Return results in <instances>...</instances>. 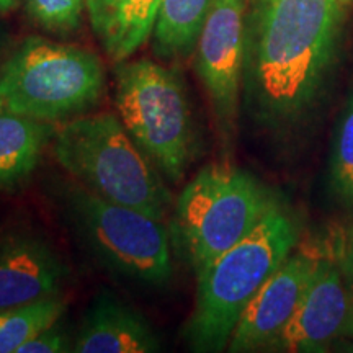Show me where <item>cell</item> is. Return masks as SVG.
<instances>
[{"mask_svg":"<svg viewBox=\"0 0 353 353\" xmlns=\"http://www.w3.org/2000/svg\"><path fill=\"white\" fill-rule=\"evenodd\" d=\"M250 77L260 112L293 120L314 100L334 50L339 0H250Z\"/></svg>","mask_w":353,"mask_h":353,"instance_id":"obj_1","label":"cell"},{"mask_svg":"<svg viewBox=\"0 0 353 353\" xmlns=\"http://www.w3.org/2000/svg\"><path fill=\"white\" fill-rule=\"evenodd\" d=\"M298 239L293 216L276 203L249 236L198 273L195 307L185 327L193 352L228 347L247 304L293 252Z\"/></svg>","mask_w":353,"mask_h":353,"instance_id":"obj_2","label":"cell"},{"mask_svg":"<svg viewBox=\"0 0 353 353\" xmlns=\"http://www.w3.org/2000/svg\"><path fill=\"white\" fill-rule=\"evenodd\" d=\"M56 162L77 183L110 201L164 219L174 196L161 172L112 113L81 114L54 132Z\"/></svg>","mask_w":353,"mask_h":353,"instance_id":"obj_3","label":"cell"},{"mask_svg":"<svg viewBox=\"0 0 353 353\" xmlns=\"http://www.w3.org/2000/svg\"><path fill=\"white\" fill-rule=\"evenodd\" d=\"M275 205L270 192L245 170L203 167L174 203L172 242L196 276L249 236Z\"/></svg>","mask_w":353,"mask_h":353,"instance_id":"obj_4","label":"cell"},{"mask_svg":"<svg viewBox=\"0 0 353 353\" xmlns=\"http://www.w3.org/2000/svg\"><path fill=\"white\" fill-rule=\"evenodd\" d=\"M0 92L8 112L44 123L68 121L100 103L105 69L92 51L32 37L0 69Z\"/></svg>","mask_w":353,"mask_h":353,"instance_id":"obj_5","label":"cell"},{"mask_svg":"<svg viewBox=\"0 0 353 353\" xmlns=\"http://www.w3.org/2000/svg\"><path fill=\"white\" fill-rule=\"evenodd\" d=\"M118 118L152 165L180 183L195 151L192 113L182 77L149 59L123 61L114 69Z\"/></svg>","mask_w":353,"mask_h":353,"instance_id":"obj_6","label":"cell"},{"mask_svg":"<svg viewBox=\"0 0 353 353\" xmlns=\"http://www.w3.org/2000/svg\"><path fill=\"white\" fill-rule=\"evenodd\" d=\"M63 206L77 237L101 267L149 286L169 283L172 237L161 219L99 196L77 182L64 188Z\"/></svg>","mask_w":353,"mask_h":353,"instance_id":"obj_7","label":"cell"},{"mask_svg":"<svg viewBox=\"0 0 353 353\" xmlns=\"http://www.w3.org/2000/svg\"><path fill=\"white\" fill-rule=\"evenodd\" d=\"M247 0H214L195 48V69L210 95L219 131L236 128L247 52Z\"/></svg>","mask_w":353,"mask_h":353,"instance_id":"obj_8","label":"cell"},{"mask_svg":"<svg viewBox=\"0 0 353 353\" xmlns=\"http://www.w3.org/2000/svg\"><path fill=\"white\" fill-rule=\"evenodd\" d=\"M348 317L350 299L337 250L319 245L301 301L270 348L293 353L321 352L347 332Z\"/></svg>","mask_w":353,"mask_h":353,"instance_id":"obj_9","label":"cell"},{"mask_svg":"<svg viewBox=\"0 0 353 353\" xmlns=\"http://www.w3.org/2000/svg\"><path fill=\"white\" fill-rule=\"evenodd\" d=\"M319 245L294 247L276 272L247 304L229 339V352H255L268 347L288 324L314 270Z\"/></svg>","mask_w":353,"mask_h":353,"instance_id":"obj_10","label":"cell"},{"mask_svg":"<svg viewBox=\"0 0 353 353\" xmlns=\"http://www.w3.org/2000/svg\"><path fill=\"white\" fill-rule=\"evenodd\" d=\"M68 275L59 254L38 234L0 237V311L61 294Z\"/></svg>","mask_w":353,"mask_h":353,"instance_id":"obj_11","label":"cell"},{"mask_svg":"<svg viewBox=\"0 0 353 353\" xmlns=\"http://www.w3.org/2000/svg\"><path fill=\"white\" fill-rule=\"evenodd\" d=\"M161 350V341L149 321L121 299L101 293L83 316L72 352L149 353Z\"/></svg>","mask_w":353,"mask_h":353,"instance_id":"obj_12","label":"cell"},{"mask_svg":"<svg viewBox=\"0 0 353 353\" xmlns=\"http://www.w3.org/2000/svg\"><path fill=\"white\" fill-rule=\"evenodd\" d=\"M161 0H85L92 30L103 51L123 63L152 37Z\"/></svg>","mask_w":353,"mask_h":353,"instance_id":"obj_13","label":"cell"},{"mask_svg":"<svg viewBox=\"0 0 353 353\" xmlns=\"http://www.w3.org/2000/svg\"><path fill=\"white\" fill-rule=\"evenodd\" d=\"M54 132L51 123L0 112V190L15 188L30 179Z\"/></svg>","mask_w":353,"mask_h":353,"instance_id":"obj_14","label":"cell"},{"mask_svg":"<svg viewBox=\"0 0 353 353\" xmlns=\"http://www.w3.org/2000/svg\"><path fill=\"white\" fill-rule=\"evenodd\" d=\"M214 0H161L152 46L157 57L179 61L195 51Z\"/></svg>","mask_w":353,"mask_h":353,"instance_id":"obj_15","label":"cell"},{"mask_svg":"<svg viewBox=\"0 0 353 353\" xmlns=\"http://www.w3.org/2000/svg\"><path fill=\"white\" fill-rule=\"evenodd\" d=\"M65 312L61 294L0 311V353H17Z\"/></svg>","mask_w":353,"mask_h":353,"instance_id":"obj_16","label":"cell"},{"mask_svg":"<svg viewBox=\"0 0 353 353\" xmlns=\"http://www.w3.org/2000/svg\"><path fill=\"white\" fill-rule=\"evenodd\" d=\"M330 182L339 198L353 203V94L348 97L335 130Z\"/></svg>","mask_w":353,"mask_h":353,"instance_id":"obj_17","label":"cell"},{"mask_svg":"<svg viewBox=\"0 0 353 353\" xmlns=\"http://www.w3.org/2000/svg\"><path fill=\"white\" fill-rule=\"evenodd\" d=\"M26 12L44 32L74 33L81 26L85 0H23Z\"/></svg>","mask_w":353,"mask_h":353,"instance_id":"obj_18","label":"cell"},{"mask_svg":"<svg viewBox=\"0 0 353 353\" xmlns=\"http://www.w3.org/2000/svg\"><path fill=\"white\" fill-rule=\"evenodd\" d=\"M72 347L74 342H70L68 330L59 324V321H56L50 327L34 335L32 341L21 345L17 353H64L72 352Z\"/></svg>","mask_w":353,"mask_h":353,"instance_id":"obj_19","label":"cell"},{"mask_svg":"<svg viewBox=\"0 0 353 353\" xmlns=\"http://www.w3.org/2000/svg\"><path fill=\"white\" fill-rule=\"evenodd\" d=\"M335 250H337V257L341 260V267L347 283L348 299H350V317H348L345 334L353 339V229L348 232V236L342 237V242Z\"/></svg>","mask_w":353,"mask_h":353,"instance_id":"obj_20","label":"cell"},{"mask_svg":"<svg viewBox=\"0 0 353 353\" xmlns=\"http://www.w3.org/2000/svg\"><path fill=\"white\" fill-rule=\"evenodd\" d=\"M20 0H0V13H8L19 6Z\"/></svg>","mask_w":353,"mask_h":353,"instance_id":"obj_21","label":"cell"},{"mask_svg":"<svg viewBox=\"0 0 353 353\" xmlns=\"http://www.w3.org/2000/svg\"><path fill=\"white\" fill-rule=\"evenodd\" d=\"M3 110H6V101H3L2 92H0V112H3Z\"/></svg>","mask_w":353,"mask_h":353,"instance_id":"obj_22","label":"cell"},{"mask_svg":"<svg viewBox=\"0 0 353 353\" xmlns=\"http://www.w3.org/2000/svg\"><path fill=\"white\" fill-rule=\"evenodd\" d=\"M339 2H341V3H348V2H350V0H339Z\"/></svg>","mask_w":353,"mask_h":353,"instance_id":"obj_23","label":"cell"}]
</instances>
